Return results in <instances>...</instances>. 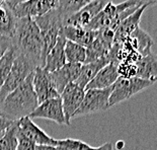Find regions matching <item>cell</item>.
I'll return each mask as SVG.
<instances>
[{"instance_id":"6da1fadb","label":"cell","mask_w":157,"mask_h":150,"mask_svg":"<svg viewBox=\"0 0 157 150\" xmlns=\"http://www.w3.org/2000/svg\"><path fill=\"white\" fill-rule=\"evenodd\" d=\"M34 72L0 102V115L11 121H18L35 111L39 102L33 85Z\"/></svg>"},{"instance_id":"7a4b0ae2","label":"cell","mask_w":157,"mask_h":150,"mask_svg":"<svg viewBox=\"0 0 157 150\" xmlns=\"http://www.w3.org/2000/svg\"><path fill=\"white\" fill-rule=\"evenodd\" d=\"M11 42L19 54L25 55L36 67H41L43 42L41 32L34 18L26 16L16 19Z\"/></svg>"},{"instance_id":"3957f363","label":"cell","mask_w":157,"mask_h":150,"mask_svg":"<svg viewBox=\"0 0 157 150\" xmlns=\"http://www.w3.org/2000/svg\"><path fill=\"white\" fill-rule=\"evenodd\" d=\"M36 68V66L32 61L25 57V55L19 54L13 61L10 72L6 78L4 84L0 89V102L4 99L11 91L17 88L21 83L32 74Z\"/></svg>"},{"instance_id":"277c9868","label":"cell","mask_w":157,"mask_h":150,"mask_svg":"<svg viewBox=\"0 0 157 150\" xmlns=\"http://www.w3.org/2000/svg\"><path fill=\"white\" fill-rule=\"evenodd\" d=\"M151 85H153L152 82L139 77H119L118 80L113 85L112 93L109 101V106H116L124 101H127L128 98H132L133 95L141 92Z\"/></svg>"},{"instance_id":"5b68a950","label":"cell","mask_w":157,"mask_h":150,"mask_svg":"<svg viewBox=\"0 0 157 150\" xmlns=\"http://www.w3.org/2000/svg\"><path fill=\"white\" fill-rule=\"evenodd\" d=\"M112 89L113 86L105 89H88V90H85L83 101L78 110L75 112L73 118L90 115L93 114V113L108 110L109 108V101L112 93Z\"/></svg>"},{"instance_id":"8992f818","label":"cell","mask_w":157,"mask_h":150,"mask_svg":"<svg viewBox=\"0 0 157 150\" xmlns=\"http://www.w3.org/2000/svg\"><path fill=\"white\" fill-rule=\"evenodd\" d=\"M60 0H29L10 7L16 18L41 16L45 13L58 8Z\"/></svg>"},{"instance_id":"52a82bcc","label":"cell","mask_w":157,"mask_h":150,"mask_svg":"<svg viewBox=\"0 0 157 150\" xmlns=\"http://www.w3.org/2000/svg\"><path fill=\"white\" fill-rule=\"evenodd\" d=\"M113 40L115 32L111 29H102L98 31V36L94 41L86 48V59L84 64L105 57L113 44Z\"/></svg>"},{"instance_id":"ba28073f","label":"cell","mask_w":157,"mask_h":150,"mask_svg":"<svg viewBox=\"0 0 157 150\" xmlns=\"http://www.w3.org/2000/svg\"><path fill=\"white\" fill-rule=\"evenodd\" d=\"M85 94V89L81 88L76 83L71 82L64 88L60 94L62 101L63 111H64L66 125H70L75 112L81 105Z\"/></svg>"},{"instance_id":"9c48e42d","label":"cell","mask_w":157,"mask_h":150,"mask_svg":"<svg viewBox=\"0 0 157 150\" xmlns=\"http://www.w3.org/2000/svg\"><path fill=\"white\" fill-rule=\"evenodd\" d=\"M29 118H41L50 120L58 125H66V120L61 98L48 99L36 108L34 112L29 115Z\"/></svg>"},{"instance_id":"30bf717a","label":"cell","mask_w":157,"mask_h":150,"mask_svg":"<svg viewBox=\"0 0 157 150\" xmlns=\"http://www.w3.org/2000/svg\"><path fill=\"white\" fill-rule=\"evenodd\" d=\"M33 85H34V89L36 98H38L39 105L48 101V99L59 98L60 96L52 83L51 77H50V72L46 71L44 68H36L34 72Z\"/></svg>"},{"instance_id":"8fae6325","label":"cell","mask_w":157,"mask_h":150,"mask_svg":"<svg viewBox=\"0 0 157 150\" xmlns=\"http://www.w3.org/2000/svg\"><path fill=\"white\" fill-rule=\"evenodd\" d=\"M18 133L31 140L36 145L57 146V140L50 137L45 131L38 127L29 117H25L17 121Z\"/></svg>"},{"instance_id":"7c38bea8","label":"cell","mask_w":157,"mask_h":150,"mask_svg":"<svg viewBox=\"0 0 157 150\" xmlns=\"http://www.w3.org/2000/svg\"><path fill=\"white\" fill-rule=\"evenodd\" d=\"M109 2V0H94L85 7L80 9L74 14L69 16L63 22V26L71 25V26H80V28H86L89 22L101 12L105 6Z\"/></svg>"},{"instance_id":"4fadbf2b","label":"cell","mask_w":157,"mask_h":150,"mask_svg":"<svg viewBox=\"0 0 157 150\" xmlns=\"http://www.w3.org/2000/svg\"><path fill=\"white\" fill-rule=\"evenodd\" d=\"M81 66L82 64L78 63H66L63 67L57 69L54 72H50L52 83L59 94H61L69 83L75 82L80 73Z\"/></svg>"},{"instance_id":"5bb4252c","label":"cell","mask_w":157,"mask_h":150,"mask_svg":"<svg viewBox=\"0 0 157 150\" xmlns=\"http://www.w3.org/2000/svg\"><path fill=\"white\" fill-rule=\"evenodd\" d=\"M66 41H67V40H66L65 36L63 35L62 29H61L56 45L54 46V48L51 50V52L49 53L46 58L45 67H44L46 71L54 72L57 69L63 67V66L67 63V61H66V56H65Z\"/></svg>"},{"instance_id":"9a60e30c","label":"cell","mask_w":157,"mask_h":150,"mask_svg":"<svg viewBox=\"0 0 157 150\" xmlns=\"http://www.w3.org/2000/svg\"><path fill=\"white\" fill-rule=\"evenodd\" d=\"M120 77L118 73V65L115 63H109L103 67L95 77L90 81L87 86L85 87V90L88 89H105L112 87L115 84V82Z\"/></svg>"},{"instance_id":"2e32d148","label":"cell","mask_w":157,"mask_h":150,"mask_svg":"<svg viewBox=\"0 0 157 150\" xmlns=\"http://www.w3.org/2000/svg\"><path fill=\"white\" fill-rule=\"evenodd\" d=\"M147 8V6H142L139 9L132 13L131 15H129L128 17L119 23V25L117 26L115 31V40L113 43H122L127 38H129V36L132 34L133 32H135L137 29L139 28V23L141 21V16L143 12Z\"/></svg>"},{"instance_id":"e0dca14e","label":"cell","mask_w":157,"mask_h":150,"mask_svg":"<svg viewBox=\"0 0 157 150\" xmlns=\"http://www.w3.org/2000/svg\"><path fill=\"white\" fill-rule=\"evenodd\" d=\"M62 33L65 36L66 40L83 46L84 48H87L98 36V31H91L86 28L71 25L63 26Z\"/></svg>"},{"instance_id":"ac0fdd59","label":"cell","mask_w":157,"mask_h":150,"mask_svg":"<svg viewBox=\"0 0 157 150\" xmlns=\"http://www.w3.org/2000/svg\"><path fill=\"white\" fill-rule=\"evenodd\" d=\"M135 64L137 67V77L148 80L153 84L157 82V54L150 52L142 56Z\"/></svg>"},{"instance_id":"d6986e66","label":"cell","mask_w":157,"mask_h":150,"mask_svg":"<svg viewBox=\"0 0 157 150\" xmlns=\"http://www.w3.org/2000/svg\"><path fill=\"white\" fill-rule=\"evenodd\" d=\"M108 64H109V60L108 59L106 56L96 60L94 62L82 64L81 69H80V73L74 83H76L81 88L85 89L88 83L95 77V75Z\"/></svg>"},{"instance_id":"ffe728a7","label":"cell","mask_w":157,"mask_h":150,"mask_svg":"<svg viewBox=\"0 0 157 150\" xmlns=\"http://www.w3.org/2000/svg\"><path fill=\"white\" fill-rule=\"evenodd\" d=\"M125 41L131 46L133 50L138 52L141 56H145L148 53L152 52L151 48L153 46V40L150 38V36L146 32L140 28L133 32Z\"/></svg>"},{"instance_id":"44dd1931","label":"cell","mask_w":157,"mask_h":150,"mask_svg":"<svg viewBox=\"0 0 157 150\" xmlns=\"http://www.w3.org/2000/svg\"><path fill=\"white\" fill-rule=\"evenodd\" d=\"M15 15L13 14L10 7L3 5L0 7V36L12 38L15 32L16 25Z\"/></svg>"},{"instance_id":"7402d4cb","label":"cell","mask_w":157,"mask_h":150,"mask_svg":"<svg viewBox=\"0 0 157 150\" xmlns=\"http://www.w3.org/2000/svg\"><path fill=\"white\" fill-rule=\"evenodd\" d=\"M57 146L62 148V150H113L112 143H105L99 147H91L81 140L71 138L57 140Z\"/></svg>"},{"instance_id":"603a6c76","label":"cell","mask_w":157,"mask_h":150,"mask_svg":"<svg viewBox=\"0 0 157 150\" xmlns=\"http://www.w3.org/2000/svg\"><path fill=\"white\" fill-rule=\"evenodd\" d=\"M94 0H60L57 10L63 17V22L67 17L85 7Z\"/></svg>"},{"instance_id":"cb8c5ba5","label":"cell","mask_w":157,"mask_h":150,"mask_svg":"<svg viewBox=\"0 0 157 150\" xmlns=\"http://www.w3.org/2000/svg\"><path fill=\"white\" fill-rule=\"evenodd\" d=\"M65 56L67 63L84 64L86 59V48L71 41H66Z\"/></svg>"},{"instance_id":"d4e9b609","label":"cell","mask_w":157,"mask_h":150,"mask_svg":"<svg viewBox=\"0 0 157 150\" xmlns=\"http://www.w3.org/2000/svg\"><path fill=\"white\" fill-rule=\"evenodd\" d=\"M18 55V51L13 45L10 46V48L7 50L4 56L0 59V89H1L2 85L7 78V76L10 72V69L12 67L13 61Z\"/></svg>"},{"instance_id":"484cf974","label":"cell","mask_w":157,"mask_h":150,"mask_svg":"<svg viewBox=\"0 0 157 150\" xmlns=\"http://www.w3.org/2000/svg\"><path fill=\"white\" fill-rule=\"evenodd\" d=\"M18 145V127L15 121L0 138V150H16Z\"/></svg>"},{"instance_id":"4316f807","label":"cell","mask_w":157,"mask_h":150,"mask_svg":"<svg viewBox=\"0 0 157 150\" xmlns=\"http://www.w3.org/2000/svg\"><path fill=\"white\" fill-rule=\"evenodd\" d=\"M119 76L122 78H132L137 77V67L134 63L123 62L118 65Z\"/></svg>"},{"instance_id":"83f0119b","label":"cell","mask_w":157,"mask_h":150,"mask_svg":"<svg viewBox=\"0 0 157 150\" xmlns=\"http://www.w3.org/2000/svg\"><path fill=\"white\" fill-rule=\"evenodd\" d=\"M16 150H36V144L18 133V145Z\"/></svg>"},{"instance_id":"f1b7e54d","label":"cell","mask_w":157,"mask_h":150,"mask_svg":"<svg viewBox=\"0 0 157 150\" xmlns=\"http://www.w3.org/2000/svg\"><path fill=\"white\" fill-rule=\"evenodd\" d=\"M15 121H11L2 115H0V135H2Z\"/></svg>"},{"instance_id":"f546056e","label":"cell","mask_w":157,"mask_h":150,"mask_svg":"<svg viewBox=\"0 0 157 150\" xmlns=\"http://www.w3.org/2000/svg\"><path fill=\"white\" fill-rule=\"evenodd\" d=\"M36 150H62L59 146L51 145H36Z\"/></svg>"},{"instance_id":"4dcf8cb0","label":"cell","mask_w":157,"mask_h":150,"mask_svg":"<svg viewBox=\"0 0 157 150\" xmlns=\"http://www.w3.org/2000/svg\"><path fill=\"white\" fill-rule=\"evenodd\" d=\"M29 1V0H12V1L6 3V5L8 6V7H13L14 5H17L19 3H23V2H26Z\"/></svg>"},{"instance_id":"1f68e13d","label":"cell","mask_w":157,"mask_h":150,"mask_svg":"<svg viewBox=\"0 0 157 150\" xmlns=\"http://www.w3.org/2000/svg\"><path fill=\"white\" fill-rule=\"evenodd\" d=\"M6 4V0H0V7Z\"/></svg>"},{"instance_id":"d6a6232c","label":"cell","mask_w":157,"mask_h":150,"mask_svg":"<svg viewBox=\"0 0 157 150\" xmlns=\"http://www.w3.org/2000/svg\"><path fill=\"white\" fill-rule=\"evenodd\" d=\"M10 1H12V0H6V3H8V2H10Z\"/></svg>"},{"instance_id":"836d02e7","label":"cell","mask_w":157,"mask_h":150,"mask_svg":"<svg viewBox=\"0 0 157 150\" xmlns=\"http://www.w3.org/2000/svg\"><path fill=\"white\" fill-rule=\"evenodd\" d=\"M3 134H4V133H3ZM3 134H2V135H3ZM2 135H0V138H1V137H2Z\"/></svg>"}]
</instances>
